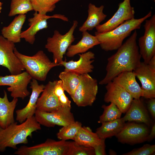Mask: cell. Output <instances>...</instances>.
<instances>
[{"mask_svg": "<svg viewBox=\"0 0 155 155\" xmlns=\"http://www.w3.org/2000/svg\"><path fill=\"white\" fill-rule=\"evenodd\" d=\"M136 77L133 71H125L119 74L112 81L124 88L133 99H139L143 96V93Z\"/></svg>", "mask_w": 155, "mask_h": 155, "instance_id": "44dd1931", "label": "cell"}, {"mask_svg": "<svg viewBox=\"0 0 155 155\" xmlns=\"http://www.w3.org/2000/svg\"><path fill=\"white\" fill-rule=\"evenodd\" d=\"M4 93L3 97H0V127L3 129L15 122L14 112L18 101V98H13L9 101L5 90Z\"/></svg>", "mask_w": 155, "mask_h": 155, "instance_id": "7402d4cb", "label": "cell"}, {"mask_svg": "<svg viewBox=\"0 0 155 155\" xmlns=\"http://www.w3.org/2000/svg\"><path fill=\"white\" fill-rule=\"evenodd\" d=\"M152 15V12L150 11L144 17L125 21L110 31L102 33L95 32V35L99 42L100 47L106 51L117 50L132 32L140 29L142 24L151 17Z\"/></svg>", "mask_w": 155, "mask_h": 155, "instance_id": "3957f363", "label": "cell"}, {"mask_svg": "<svg viewBox=\"0 0 155 155\" xmlns=\"http://www.w3.org/2000/svg\"><path fill=\"white\" fill-rule=\"evenodd\" d=\"M134 8L130 4V0H124L119 5V8L112 18L105 23L96 28V32L102 33L110 31L125 21L134 18Z\"/></svg>", "mask_w": 155, "mask_h": 155, "instance_id": "7c38bea8", "label": "cell"}, {"mask_svg": "<svg viewBox=\"0 0 155 155\" xmlns=\"http://www.w3.org/2000/svg\"><path fill=\"white\" fill-rule=\"evenodd\" d=\"M154 1H155V0H154Z\"/></svg>", "mask_w": 155, "mask_h": 155, "instance_id": "b9f144b4", "label": "cell"}, {"mask_svg": "<svg viewBox=\"0 0 155 155\" xmlns=\"http://www.w3.org/2000/svg\"><path fill=\"white\" fill-rule=\"evenodd\" d=\"M32 79L31 76L26 71L16 75L0 76V86H9L7 89L11 92L12 97L24 99L30 94L27 86Z\"/></svg>", "mask_w": 155, "mask_h": 155, "instance_id": "9c48e42d", "label": "cell"}, {"mask_svg": "<svg viewBox=\"0 0 155 155\" xmlns=\"http://www.w3.org/2000/svg\"><path fill=\"white\" fill-rule=\"evenodd\" d=\"M106 92L104 97L106 103L115 104L122 113L127 111L133 98L124 88L113 81L106 84Z\"/></svg>", "mask_w": 155, "mask_h": 155, "instance_id": "4fadbf2b", "label": "cell"}, {"mask_svg": "<svg viewBox=\"0 0 155 155\" xmlns=\"http://www.w3.org/2000/svg\"><path fill=\"white\" fill-rule=\"evenodd\" d=\"M32 80L30 82V88L32 92L28 103L24 108L16 111V120L20 123L35 115L36 110L37 100L45 88L44 85H39L37 80L33 78Z\"/></svg>", "mask_w": 155, "mask_h": 155, "instance_id": "ac0fdd59", "label": "cell"}, {"mask_svg": "<svg viewBox=\"0 0 155 155\" xmlns=\"http://www.w3.org/2000/svg\"><path fill=\"white\" fill-rule=\"evenodd\" d=\"M155 123L153 125L151 130L150 131L149 134L147 137V141H150L152 140L155 137Z\"/></svg>", "mask_w": 155, "mask_h": 155, "instance_id": "74e56055", "label": "cell"}, {"mask_svg": "<svg viewBox=\"0 0 155 155\" xmlns=\"http://www.w3.org/2000/svg\"><path fill=\"white\" fill-rule=\"evenodd\" d=\"M78 55L79 58L78 60H71L68 61L66 60H63L60 63V66L64 67V71L73 72L79 75L92 72L94 69L92 63L95 58L94 54L89 51Z\"/></svg>", "mask_w": 155, "mask_h": 155, "instance_id": "e0dca14e", "label": "cell"}, {"mask_svg": "<svg viewBox=\"0 0 155 155\" xmlns=\"http://www.w3.org/2000/svg\"><path fill=\"white\" fill-rule=\"evenodd\" d=\"M137 30H135L117 52L108 58L106 74L99 82L100 85H106L120 73L133 71L139 66L141 56L137 42Z\"/></svg>", "mask_w": 155, "mask_h": 155, "instance_id": "6da1fadb", "label": "cell"}, {"mask_svg": "<svg viewBox=\"0 0 155 155\" xmlns=\"http://www.w3.org/2000/svg\"><path fill=\"white\" fill-rule=\"evenodd\" d=\"M125 115L122 118L125 122H136L150 125L151 121L148 111L142 101L139 99H133Z\"/></svg>", "mask_w": 155, "mask_h": 155, "instance_id": "ffe728a7", "label": "cell"}, {"mask_svg": "<svg viewBox=\"0 0 155 155\" xmlns=\"http://www.w3.org/2000/svg\"><path fill=\"white\" fill-rule=\"evenodd\" d=\"M80 75L73 72L64 70L59 75L63 88L70 96L73 94L79 84Z\"/></svg>", "mask_w": 155, "mask_h": 155, "instance_id": "83f0119b", "label": "cell"}, {"mask_svg": "<svg viewBox=\"0 0 155 155\" xmlns=\"http://www.w3.org/2000/svg\"><path fill=\"white\" fill-rule=\"evenodd\" d=\"M53 91L55 94L58 97L60 103L63 106L71 107V101L65 93V91L62 87L61 80H56Z\"/></svg>", "mask_w": 155, "mask_h": 155, "instance_id": "836d02e7", "label": "cell"}, {"mask_svg": "<svg viewBox=\"0 0 155 155\" xmlns=\"http://www.w3.org/2000/svg\"><path fill=\"white\" fill-rule=\"evenodd\" d=\"M15 43L0 35V66L7 68L11 75L21 73L25 69L14 53Z\"/></svg>", "mask_w": 155, "mask_h": 155, "instance_id": "30bf717a", "label": "cell"}, {"mask_svg": "<svg viewBox=\"0 0 155 155\" xmlns=\"http://www.w3.org/2000/svg\"><path fill=\"white\" fill-rule=\"evenodd\" d=\"M98 89L97 80L89 74L80 75L79 84L71 97L78 106H91L96 99Z\"/></svg>", "mask_w": 155, "mask_h": 155, "instance_id": "8992f818", "label": "cell"}, {"mask_svg": "<svg viewBox=\"0 0 155 155\" xmlns=\"http://www.w3.org/2000/svg\"><path fill=\"white\" fill-rule=\"evenodd\" d=\"M82 126V123L78 121L63 126L57 134V138L60 140H73L74 137Z\"/></svg>", "mask_w": 155, "mask_h": 155, "instance_id": "f546056e", "label": "cell"}, {"mask_svg": "<svg viewBox=\"0 0 155 155\" xmlns=\"http://www.w3.org/2000/svg\"><path fill=\"white\" fill-rule=\"evenodd\" d=\"M148 64L151 69L155 70V55L151 59Z\"/></svg>", "mask_w": 155, "mask_h": 155, "instance_id": "f35d334b", "label": "cell"}, {"mask_svg": "<svg viewBox=\"0 0 155 155\" xmlns=\"http://www.w3.org/2000/svg\"><path fill=\"white\" fill-rule=\"evenodd\" d=\"M3 3L0 1V13H1L2 9Z\"/></svg>", "mask_w": 155, "mask_h": 155, "instance_id": "60d3db41", "label": "cell"}, {"mask_svg": "<svg viewBox=\"0 0 155 155\" xmlns=\"http://www.w3.org/2000/svg\"><path fill=\"white\" fill-rule=\"evenodd\" d=\"M14 53L22 64L32 78L45 81L50 71L53 67L60 66L51 61L42 50H40L32 56H28L20 53L16 47Z\"/></svg>", "mask_w": 155, "mask_h": 155, "instance_id": "277c9868", "label": "cell"}, {"mask_svg": "<svg viewBox=\"0 0 155 155\" xmlns=\"http://www.w3.org/2000/svg\"><path fill=\"white\" fill-rule=\"evenodd\" d=\"M96 129V133L100 139L116 136L124 127L125 122L122 118L109 122H103Z\"/></svg>", "mask_w": 155, "mask_h": 155, "instance_id": "4316f807", "label": "cell"}, {"mask_svg": "<svg viewBox=\"0 0 155 155\" xmlns=\"http://www.w3.org/2000/svg\"><path fill=\"white\" fill-rule=\"evenodd\" d=\"M109 154L110 155H116V153L115 151L113 150L110 149L109 151Z\"/></svg>", "mask_w": 155, "mask_h": 155, "instance_id": "ab89813d", "label": "cell"}, {"mask_svg": "<svg viewBox=\"0 0 155 155\" xmlns=\"http://www.w3.org/2000/svg\"><path fill=\"white\" fill-rule=\"evenodd\" d=\"M69 141L48 139L44 143L32 146H21L14 153L19 155H66Z\"/></svg>", "mask_w": 155, "mask_h": 155, "instance_id": "52a82bcc", "label": "cell"}, {"mask_svg": "<svg viewBox=\"0 0 155 155\" xmlns=\"http://www.w3.org/2000/svg\"><path fill=\"white\" fill-rule=\"evenodd\" d=\"M77 144L88 147L93 148L100 144L101 139L96 133L92 132L88 127H82L73 140Z\"/></svg>", "mask_w": 155, "mask_h": 155, "instance_id": "484cf974", "label": "cell"}, {"mask_svg": "<svg viewBox=\"0 0 155 155\" xmlns=\"http://www.w3.org/2000/svg\"><path fill=\"white\" fill-rule=\"evenodd\" d=\"M155 152V145L144 144L141 147L133 150L123 155H150Z\"/></svg>", "mask_w": 155, "mask_h": 155, "instance_id": "e575fe53", "label": "cell"}, {"mask_svg": "<svg viewBox=\"0 0 155 155\" xmlns=\"http://www.w3.org/2000/svg\"><path fill=\"white\" fill-rule=\"evenodd\" d=\"M66 155H95L93 147L79 145L75 141H69Z\"/></svg>", "mask_w": 155, "mask_h": 155, "instance_id": "d6a6232c", "label": "cell"}, {"mask_svg": "<svg viewBox=\"0 0 155 155\" xmlns=\"http://www.w3.org/2000/svg\"><path fill=\"white\" fill-rule=\"evenodd\" d=\"M61 0H30L33 10L41 14L53 11L56 4Z\"/></svg>", "mask_w": 155, "mask_h": 155, "instance_id": "1f68e13d", "label": "cell"}, {"mask_svg": "<svg viewBox=\"0 0 155 155\" xmlns=\"http://www.w3.org/2000/svg\"><path fill=\"white\" fill-rule=\"evenodd\" d=\"M102 108L104 111L100 117L98 123L111 121L121 118L122 113L114 103H111L107 106L103 105Z\"/></svg>", "mask_w": 155, "mask_h": 155, "instance_id": "4dcf8cb0", "label": "cell"}, {"mask_svg": "<svg viewBox=\"0 0 155 155\" xmlns=\"http://www.w3.org/2000/svg\"><path fill=\"white\" fill-rule=\"evenodd\" d=\"M82 32L80 40L76 44H71L67 49L66 53L67 57H71L77 54L86 53L94 46L99 44L95 35H91L87 31Z\"/></svg>", "mask_w": 155, "mask_h": 155, "instance_id": "d4e9b609", "label": "cell"}, {"mask_svg": "<svg viewBox=\"0 0 155 155\" xmlns=\"http://www.w3.org/2000/svg\"><path fill=\"white\" fill-rule=\"evenodd\" d=\"M78 24L77 20H74L72 26L65 34L62 35L55 30L53 36L47 38L45 47L53 54V61L55 63L60 64L63 61V55L75 39L73 34Z\"/></svg>", "mask_w": 155, "mask_h": 155, "instance_id": "5b68a950", "label": "cell"}, {"mask_svg": "<svg viewBox=\"0 0 155 155\" xmlns=\"http://www.w3.org/2000/svg\"><path fill=\"white\" fill-rule=\"evenodd\" d=\"M147 102L148 108L152 117L155 118V98H152L148 99Z\"/></svg>", "mask_w": 155, "mask_h": 155, "instance_id": "8d00e7d4", "label": "cell"}, {"mask_svg": "<svg viewBox=\"0 0 155 155\" xmlns=\"http://www.w3.org/2000/svg\"><path fill=\"white\" fill-rule=\"evenodd\" d=\"M101 142L100 144L93 147L95 155H105L106 145L105 139H101Z\"/></svg>", "mask_w": 155, "mask_h": 155, "instance_id": "d590c367", "label": "cell"}, {"mask_svg": "<svg viewBox=\"0 0 155 155\" xmlns=\"http://www.w3.org/2000/svg\"><path fill=\"white\" fill-rule=\"evenodd\" d=\"M71 107H64L55 111L48 112L36 110L35 118L40 125L47 127H53L55 125L64 126L75 121Z\"/></svg>", "mask_w": 155, "mask_h": 155, "instance_id": "ba28073f", "label": "cell"}, {"mask_svg": "<svg viewBox=\"0 0 155 155\" xmlns=\"http://www.w3.org/2000/svg\"><path fill=\"white\" fill-rule=\"evenodd\" d=\"M32 10L30 0H11L8 15L12 17L17 15L25 14Z\"/></svg>", "mask_w": 155, "mask_h": 155, "instance_id": "f1b7e54d", "label": "cell"}, {"mask_svg": "<svg viewBox=\"0 0 155 155\" xmlns=\"http://www.w3.org/2000/svg\"><path fill=\"white\" fill-rule=\"evenodd\" d=\"M104 6L102 5L97 7L90 3L88 5V18L82 25L80 27V31L83 32L92 30L100 24L106 18L107 15L103 12Z\"/></svg>", "mask_w": 155, "mask_h": 155, "instance_id": "cb8c5ba5", "label": "cell"}, {"mask_svg": "<svg viewBox=\"0 0 155 155\" xmlns=\"http://www.w3.org/2000/svg\"><path fill=\"white\" fill-rule=\"evenodd\" d=\"M33 15L32 17L28 19L29 27L26 30L22 31L21 34V38L24 39L26 42L31 44L34 42L36 33L40 30L48 27L47 20L48 19L55 18L66 22L69 21L67 17L61 14L49 16L35 12Z\"/></svg>", "mask_w": 155, "mask_h": 155, "instance_id": "9a60e30c", "label": "cell"}, {"mask_svg": "<svg viewBox=\"0 0 155 155\" xmlns=\"http://www.w3.org/2000/svg\"><path fill=\"white\" fill-rule=\"evenodd\" d=\"M56 80L49 81L45 88L36 103V110L51 112L57 111L64 107L60 104L53 89Z\"/></svg>", "mask_w": 155, "mask_h": 155, "instance_id": "d6986e66", "label": "cell"}, {"mask_svg": "<svg viewBox=\"0 0 155 155\" xmlns=\"http://www.w3.org/2000/svg\"><path fill=\"white\" fill-rule=\"evenodd\" d=\"M41 129L34 115L19 125L15 122L4 129L0 127V152L7 147L16 149L19 144H28V137H32L33 132Z\"/></svg>", "mask_w": 155, "mask_h": 155, "instance_id": "7a4b0ae2", "label": "cell"}, {"mask_svg": "<svg viewBox=\"0 0 155 155\" xmlns=\"http://www.w3.org/2000/svg\"><path fill=\"white\" fill-rule=\"evenodd\" d=\"M133 71L141 84L143 97L147 99L155 98V70L143 62Z\"/></svg>", "mask_w": 155, "mask_h": 155, "instance_id": "2e32d148", "label": "cell"}, {"mask_svg": "<svg viewBox=\"0 0 155 155\" xmlns=\"http://www.w3.org/2000/svg\"><path fill=\"white\" fill-rule=\"evenodd\" d=\"M26 18V14H19L16 16L7 26L1 30L2 36L14 43L20 42L21 30Z\"/></svg>", "mask_w": 155, "mask_h": 155, "instance_id": "603a6c76", "label": "cell"}, {"mask_svg": "<svg viewBox=\"0 0 155 155\" xmlns=\"http://www.w3.org/2000/svg\"><path fill=\"white\" fill-rule=\"evenodd\" d=\"M149 132L146 124L131 122L125 123L121 130L115 136L121 143L134 144L147 141Z\"/></svg>", "mask_w": 155, "mask_h": 155, "instance_id": "5bb4252c", "label": "cell"}, {"mask_svg": "<svg viewBox=\"0 0 155 155\" xmlns=\"http://www.w3.org/2000/svg\"><path fill=\"white\" fill-rule=\"evenodd\" d=\"M144 25V35L138 40L140 53L144 62L148 64L155 55V15L149 20L146 19Z\"/></svg>", "mask_w": 155, "mask_h": 155, "instance_id": "8fae6325", "label": "cell"}]
</instances>
